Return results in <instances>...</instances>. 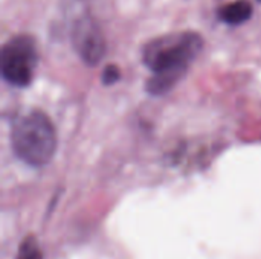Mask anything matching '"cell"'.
I'll return each mask as SVG.
<instances>
[{"instance_id": "52a82bcc", "label": "cell", "mask_w": 261, "mask_h": 259, "mask_svg": "<svg viewBox=\"0 0 261 259\" xmlns=\"http://www.w3.org/2000/svg\"><path fill=\"white\" fill-rule=\"evenodd\" d=\"M121 79V70L118 66L115 64H110L104 69L102 72V82L106 85H113L115 82H118Z\"/></svg>"}, {"instance_id": "ba28073f", "label": "cell", "mask_w": 261, "mask_h": 259, "mask_svg": "<svg viewBox=\"0 0 261 259\" xmlns=\"http://www.w3.org/2000/svg\"><path fill=\"white\" fill-rule=\"evenodd\" d=\"M260 2H261V0H260Z\"/></svg>"}, {"instance_id": "277c9868", "label": "cell", "mask_w": 261, "mask_h": 259, "mask_svg": "<svg viewBox=\"0 0 261 259\" xmlns=\"http://www.w3.org/2000/svg\"><path fill=\"white\" fill-rule=\"evenodd\" d=\"M72 37L76 52L87 64H96L104 56L106 40L99 26L95 23L92 17L84 15L78 18L73 23Z\"/></svg>"}, {"instance_id": "7a4b0ae2", "label": "cell", "mask_w": 261, "mask_h": 259, "mask_svg": "<svg viewBox=\"0 0 261 259\" xmlns=\"http://www.w3.org/2000/svg\"><path fill=\"white\" fill-rule=\"evenodd\" d=\"M11 143L18 159L31 166L50 162L57 150V133L50 119L41 111L18 116L11 128Z\"/></svg>"}, {"instance_id": "6da1fadb", "label": "cell", "mask_w": 261, "mask_h": 259, "mask_svg": "<svg viewBox=\"0 0 261 259\" xmlns=\"http://www.w3.org/2000/svg\"><path fill=\"white\" fill-rule=\"evenodd\" d=\"M202 46V37L196 32L171 34L148 43L144 49V61L153 76L147 82V90L151 95H164L173 89Z\"/></svg>"}, {"instance_id": "8992f818", "label": "cell", "mask_w": 261, "mask_h": 259, "mask_svg": "<svg viewBox=\"0 0 261 259\" xmlns=\"http://www.w3.org/2000/svg\"><path fill=\"white\" fill-rule=\"evenodd\" d=\"M17 259H43V253H41V249H40L37 240H34L32 237L23 240V243L20 244V249H18Z\"/></svg>"}, {"instance_id": "3957f363", "label": "cell", "mask_w": 261, "mask_h": 259, "mask_svg": "<svg viewBox=\"0 0 261 259\" xmlns=\"http://www.w3.org/2000/svg\"><path fill=\"white\" fill-rule=\"evenodd\" d=\"M2 75L3 78L15 85L26 87L34 76L37 66V49L31 37L11 38L2 50Z\"/></svg>"}, {"instance_id": "5b68a950", "label": "cell", "mask_w": 261, "mask_h": 259, "mask_svg": "<svg viewBox=\"0 0 261 259\" xmlns=\"http://www.w3.org/2000/svg\"><path fill=\"white\" fill-rule=\"evenodd\" d=\"M252 15V5L248 0H237L225 5L219 11V17L228 24H242Z\"/></svg>"}]
</instances>
